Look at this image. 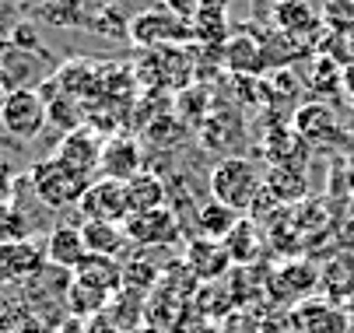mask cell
<instances>
[{
	"label": "cell",
	"instance_id": "cell-1",
	"mask_svg": "<svg viewBox=\"0 0 354 333\" xmlns=\"http://www.w3.org/2000/svg\"><path fill=\"white\" fill-rule=\"evenodd\" d=\"M263 172L260 165L245 158V155H228L211 169V197L225 207H232L235 214H245L257 207V200L263 197Z\"/></svg>",
	"mask_w": 354,
	"mask_h": 333
},
{
	"label": "cell",
	"instance_id": "cell-2",
	"mask_svg": "<svg viewBox=\"0 0 354 333\" xmlns=\"http://www.w3.org/2000/svg\"><path fill=\"white\" fill-rule=\"evenodd\" d=\"M28 182H32V193H35L46 207H53V211L77 207V204H81V197H84V189L91 186V179H88V175L74 172L71 165L57 162L53 155L32 165Z\"/></svg>",
	"mask_w": 354,
	"mask_h": 333
},
{
	"label": "cell",
	"instance_id": "cell-3",
	"mask_svg": "<svg viewBox=\"0 0 354 333\" xmlns=\"http://www.w3.org/2000/svg\"><path fill=\"white\" fill-rule=\"evenodd\" d=\"M49 123V102L35 88H11V95L0 106V126L18 140H35Z\"/></svg>",
	"mask_w": 354,
	"mask_h": 333
},
{
	"label": "cell",
	"instance_id": "cell-4",
	"mask_svg": "<svg viewBox=\"0 0 354 333\" xmlns=\"http://www.w3.org/2000/svg\"><path fill=\"white\" fill-rule=\"evenodd\" d=\"M84 221H106V225H127L130 204H127V182L116 179H91L84 197L77 204Z\"/></svg>",
	"mask_w": 354,
	"mask_h": 333
},
{
	"label": "cell",
	"instance_id": "cell-5",
	"mask_svg": "<svg viewBox=\"0 0 354 333\" xmlns=\"http://www.w3.org/2000/svg\"><path fill=\"white\" fill-rule=\"evenodd\" d=\"M123 231H127V242H133V246H140V249H165V246H172L179 235H183L179 218H176L169 207H158V211L127 218Z\"/></svg>",
	"mask_w": 354,
	"mask_h": 333
},
{
	"label": "cell",
	"instance_id": "cell-6",
	"mask_svg": "<svg viewBox=\"0 0 354 333\" xmlns=\"http://www.w3.org/2000/svg\"><path fill=\"white\" fill-rule=\"evenodd\" d=\"M88 260V246H84V231L81 225H57L46 239V263L53 270H67L74 274L81 263Z\"/></svg>",
	"mask_w": 354,
	"mask_h": 333
},
{
	"label": "cell",
	"instance_id": "cell-7",
	"mask_svg": "<svg viewBox=\"0 0 354 333\" xmlns=\"http://www.w3.org/2000/svg\"><path fill=\"white\" fill-rule=\"evenodd\" d=\"M102 144H106V140H98V133L81 126L74 133H64V140L57 144L53 158L91 179V172H98V162H102Z\"/></svg>",
	"mask_w": 354,
	"mask_h": 333
},
{
	"label": "cell",
	"instance_id": "cell-8",
	"mask_svg": "<svg viewBox=\"0 0 354 333\" xmlns=\"http://www.w3.org/2000/svg\"><path fill=\"white\" fill-rule=\"evenodd\" d=\"M46 267H49V263H46V249H39L32 239H28V242L0 246V280H4V284L35 280Z\"/></svg>",
	"mask_w": 354,
	"mask_h": 333
},
{
	"label": "cell",
	"instance_id": "cell-9",
	"mask_svg": "<svg viewBox=\"0 0 354 333\" xmlns=\"http://www.w3.org/2000/svg\"><path fill=\"white\" fill-rule=\"evenodd\" d=\"M140 144L133 137H109L102 144V162H98V172L102 179H116V182H130L140 175Z\"/></svg>",
	"mask_w": 354,
	"mask_h": 333
},
{
	"label": "cell",
	"instance_id": "cell-10",
	"mask_svg": "<svg viewBox=\"0 0 354 333\" xmlns=\"http://www.w3.org/2000/svg\"><path fill=\"white\" fill-rule=\"evenodd\" d=\"M183 28H189V25H183L169 8H158V11H144L130 21V39L140 46H162L169 39H179ZM183 35H189V32H183Z\"/></svg>",
	"mask_w": 354,
	"mask_h": 333
},
{
	"label": "cell",
	"instance_id": "cell-11",
	"mask_svg": "<svg viewBox=\"0 0 354 333\" xmlns=\"http://www.w3.org/2000/svg\"><path fill=\"white\" fill-rule=\"evenodd\" d=\"M71 277H74L77 284H84V288H95L98 295L113 298V295L120 292V284H123V263L113 260V256H91V253H88V260H84Z\"/></svg>",
	"mask_w": 354,
	"mask_h": 333
},
{
	"label": "cell",
	"instance_id": "cell-12",
	"mask_svg": "<svg viewBox=\"0 0 354 333\" xmlns=\"http://www.w3.org/2000/svg\"><path fill=\"white\" fill-rule=\"evenodd\" d=\"M232 256L225 249V242H211V239H193L186 246V267L200 277V280H214L228 270Z\"/></svg>",
	"mask_w": 354,
	"mask_h": 333
},
{
	"label": "cell",
	"instance_id": "cell-13",
	"mask_svg": "<svg viewBox=\"0 0 354 333\" xmlns=\"http://www.w3.org/2000/svg\"><path fill=\"white\" fill-rule=\"evenodd\" d=\"M239 221H242V218H239L232 207L218 204L214 197H207L204 204H200V211H196L200 239H211V242H225L228 235L235 231V225H239Z\"/></svg>",
	"mask_w": 354,
	"mask_h": 333
},
{
	"label": "cell",
	"instance_id": "cell-14",
	"mask_svg": "<svg viewBox=\"0 0 354 333\" xmlns=\"http://www.w3.org/2000/svg\"><path fill=\"white\" fill-rule=\"evenodd\" d=\"M263 189H267L270 197H277V200H298V197H306V189H309L306 169L291 165V162H277V165L267 172Z\"/></svg>",
	"mask_w": 354,
	"mask_h": 333
},
{
	"label": "cell",
	"instance_id": "cell-15",
	"mask_svg": "<svg viewBox=\"0 0 354 333\" xmlns=\"http://www.w3.org/2000/svg\"><path fill=\"white\" fill-rule=\"evenodd\" d=\"M127 204H130V218L165 207V182L151 172H140L137 179L127 182Z\"/></svg>",
	"mask_w": 354,
	"mask_h": 333
},
{
	"label": "cell",
	"instance_id": "cell-16",
	"mask_svg": "<svg viewBox=\"0 0 354 333\" xmlns=\"http://www.w3.org/2000/svg\"><path fill=\"white\" fill-rule=\"evenodd\" d=\"M81 231H84V246L91 256H113L123 253L127 246V231L123 225H106V221H81Z\"/></svg>",
	"mask_w": 354,
	"mask_h": 333
},
{
	"label": "cell",
	"instance_id": "cell-17",
	"mask_svg": "<svg viewBox=\"0 0 354 333\" xmlns=\"http://www.w3.org/2000/svg\"><path fill=\"white\" fill-rule=\"evenodd\" d=\"M298 133L301 137H309V140H326L333 130H337V116L330 106H306V109H298V120H295Z\"/></svg>",
	"mask_w": 354,
	"mask_h": 333
},
{
	"label": "cell",
	"instance_id": "cell-18",
	"mask_svg": "<svg viewBox=\"0 0 354 333\" xmlns=\"http://www.w3.org/2000/svg\"><path fill=\"white\" fill-rule=\"evenodd\" d=\"M28 239H32V221H28V214H25L18 204L4 200V204H0V246L28 242Z\"/></svg>",
	"mask_w": 354,
	"mask_h": 333
},
{
	"label": "cell",
	"instance_id": "cell-19",
	"mask_svg": "<svg viewBox=\"0 0 354 333\" xmlns=\"http://www.w3.org/2000/svg\"><path fill=\"white\" fill-rule=\"evenodd\" d=\"M274 18H277V28H284L288 35H306L319 25V11L309 4H281Z\"/></svg>",
	"mask_w": 354,
	"mask_h": 333
},
{
	"label": "cell",
	"instance_id": "cell-20",
	"mask_svg": "<svg viewBox=\"0 0 354 333\" xmlns=\"http://www.w3.org/2000/svg\"><path fill=\"white\" fill-rule=\"evenodd\" d=\"M225 249L235 263H245V260H252V253H260V235H257V228H252V221L235 225V231L225 239Z\"/></svg>",
	"mask_w": 354,
	"mask_h": 333
},
{
	"label": "cell",
	"instance_id": "cell-21",
	"mask_svg": "<svg viewBox=\"0 0 354 333\" xmlns=\"http://www.w3.org/2000/svg\"><path fill=\"white\" fill-rule=\"evenodd\" d=\"M106 295H98L95 288H84V284H77L74 277H71V288H67V309L74 312V316H91V312H98V309H106Z\"/></svg>",
	"mask_w": 354,
	"mask_h": 333
},
{
	"label": "cell",
	"instance_id": "cell-22",
	"mask_svg": "<svg viewBox=\"0 0 354 333\" xmlns=\"http://www.w3.org/2000/svg\"><path fill=\"white\" fill-rule=\"evenodd\" d=\"M88 32H102V35L120 39V35H130V21H127L116 8H98V11H91V18H88Z\"/></svg>",
	"mask_w": 354,
	"mask_h": 333
}]
</instances>
